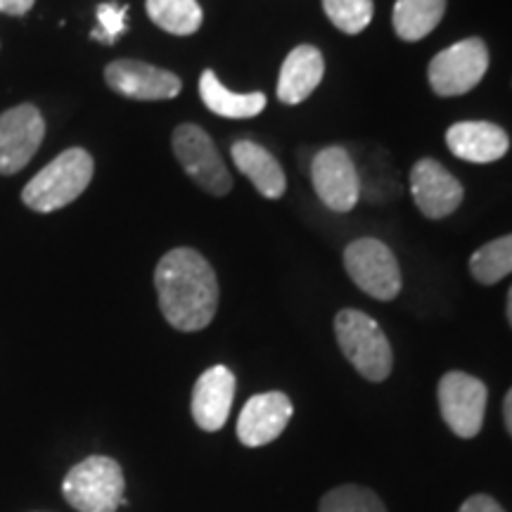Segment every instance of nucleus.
<instances>
[{
	"instance_id": "nucleus-8",
	"label": "nucleus",
	"mask_w": 512,
	"mask_h": 512,
	"mask_svg": "<svg viewBox=\"0 0 512 512\" xmlns=\"http://www.w3.org/2000/svg\"><path fill=\"white\" fill-rule=\"evenodd\" d=\"M437 394L441 418L456 437L472 439L482 432L489 389L479 377L451 370L439 380Z\"/></svg>"
},
{
	"instance_id": "nucleus-28",
	"label": "nucleus",
	"mask_w": 512,
	"mask_h": 512,
	"mask_svg": "<svg viewBox=\"0 0 512 512\" xmlns=\"http://www.w3.org/2000/svg\"><path fill=\"white\" fill-rule=\"evenodd\" d=\"M508 323H510V328H512V287H510V292H508Z\"/></svg>"
},
{
	"instance_id": "nucleus-7",
	"label": "nucleus",
	"mask_w": 512,
	"mask_h": 512,
	"mask_svg": "<svg viewBox=\"0 0 512 512\" xmlns=\"http://www.w3.org/2000/svg\"><path fill=\"white\" fill-rule=\"evenodd\" d=\"M486 69H489V48L482 38L472 36L434 55L427 67V79L432 91L441 98H456L477 88Z\"/></svg>"
},
{
	"instance_id": "nucleus-19",
	"label": "nucleus",
	"mask_w": 512,
	"mask_h": 512,
	"mask_svg": "<svg viewBox=\"0 0 512 512\" xmlns=\"http://www.w3.org/2000/svg\"><path fill=\"white\" fill-rule=\"evenodd\" d=\"M446 12V0H396L394 31L401 41L415 43L439 27Z\"/></svg>"
},
{
	"instance_id": "nucleus-20",
	"label": "nucleus",
	"mask_w": 512,
	"mask_h": 512,
	"mask_svg": "<svg viewBox=\"0 0 512 512\" xmlns=\"http://www.w3.org/2000/svg\"><path fill=\"white\" fill-rule=\"evenodd\" d=\"M147 17L166 34L190 36L202 27V8L197 0H147Z\"/></svg>"
},
{
	"instance_id": "nucleus-6",
	"label": "nucleus",
	"mask_w": 512,
	"mask_h": 512,
	"mask_svg": "<svg viewBox=\"0 0 512 512\" xmlns=\"http://www.w3.org/2000/svg\"><path fill=\"white\" fill-rule=\"evenodd\" d=\"M171 147H174V155L181 162L183 171L197 188L214 197H223L233 190V176L204 128L195 124L176 126Z\"/></svg>"
},
{
	"instance_id": "nucleus-23",
	"label": "nucleus",
	"mask_w": 512,
	"mask_h": 512,
	"mask_svg": "<svg viewBox=\"0 0 512 512\" xmlns=\"http://www.w3.org/2000/svg\"><path fill=\"white\" fill-rule=\"evenodd\" d=\"M325 15L342 34L356 36L373 22V0H323Z\"/></svg>"
},
{
	"instance_id": "nucleus-4",
	"label": "nucleus",
	"mask_w": 512,
	"mask_h": 512,
	"mask_svg": "<svg viewBox=\"0 0 512 512\" xmlns=\"http://www.w3.org/2000/svg\"><path fill=\"white\" fill-rule=\"evenodd\" d=\"M124 472L114 458L91 456L67 472L62 494L79 512H117L126 505Z\"/></svg>"
},
{
	"instance_id": "nucleus-16",
	"label": "nucleus",
	"mask_w": 512,
	"mask_h": 512,
	"mask_svg": "<svg viewBox=\"0 0 512 512\" xmlns=\"http://www.w3.org/2000/svg\"><path fill=\"white\" fill-rule=\"evenodd\" d=\"M325 60L316 46H297L285 57L278 76V100L283 105H299L323 81Z\"/></svg>"
},
{
	"instance_id": "nucleus-13",
	"label": "nucleus",
	"mask_w": 512,
	"mask_h": 512,
	"mask_svg": "<svg viewBox=\"0 0 512 512\" xmlns=\"http://www.w3.org/2000/svg\"><path fill=\"white\" fill-rule=\"evenodd\" d=\"M292 401L283 392L256 394L245 403L238 418V439L249 448L271 444L292 420Z\"/></svg>"
},
{
	"instance_id": "nucleus-26",
	"label": "nucleus",
	"mask_w": 512,
	"mask_h": 512,
	"mask_svg": "<svg viewBox=\"0 0 512 512\" xmlns=\"http://www.w3.org/2000/svg\"><path fill=\"white\" fill-rule=\"evenodd\" d=\"M34 3L36 0H0V12L12 17H22L34 8Z\"/></svg>"
},
{
	"instance_id": "nucleus-12",
	"label": "nucleus",
	"mask_w": 512,
	"mask_h": 512,
	"mask_svg": "<svg viewBox=\"0 0 512 512\" xmlns=\"http://www.w3.org/2000/svg\"><path fill=\"white\" fill-rule=\"evenodd\" d=\"M105 81L114 93L131 100H171L181 93L183 83L176 74L140 60H114L107 64Z\"/></svg>"
},
{
	"instance_id": "nucleus-17",
	"label": "nucleus",
	"mask_w": 512,
	"mask_h": 512,
	"mask_svg": "<svg viewBox=\"0 0 512 512\" xmlns=\"http://www.w3.org/2000/svg\"><path fill=\"white\" fill-rule=\"evenodd\" d=\"M230 155H233V162L240 174H245L261 195L268 197V200H278V197L285 195L287 178L283 166L264 145L254 143V140H235L230 145Z\"/></svg>"
},
{
	"instance_id": "nucleus-27",
	"label": "nucleus",
	"mask_w": 512,
	"mask_h": 512,
	"mask_svg": "<svg viewBox=\"0 0 512 512\" xmlns=\"http://www.w3.org/2000/svg\"><path fill=\"white\" fill-rule=\"evenodd\" d=\"M503 420H505V430L512 437V387L510 392L505 394V401H503Z\"/></svg>"
},
{
	"instance_id": "nucleus-5",
	"label": "nucleus",
	"mask_w": 512,
	"mask_h": 512,
	"mask_svg": "<svg viewBox=\"0 0 512 512\" xmlns=\"http://www.w3.org/2000/svg\"><path fill=\"white\" fill-rule=\"evenodd\" d=\"M344 268L361 292L377 302L399 297L403 278L392 249L377 238H358L344 249Z\"/></svg>"
},
{
	"instance_id": "nucleus-22",
	"label": "nucleus",
	"mask_w": 512,
	"mask_h": 512,
	"mask_svg": "<svg viewBox=\"0 0 512 512\" xmlns=\"http://www.w3.org/2000/svg\"><path fill=\"white\" fill-rule=\"evenodd\" d=\"M318 512H387V508L368 486L344 484L320 498Z\"/></svg>"
},
{
	"instance_id": "nucleus-21",
	"label": "nucleus",
	"mask_w": 512,
	"mask_h": 512,
	"mask_svg": "<svg viewBox=\"0 0 512 512\" xmlns=\"http://www.w3.org/2000/svg\"><path fill=\"white\" fill-rule=\"evenodd\" d=\"M470 273L479 285H496L512 273V233L486 242L470 259Z\"/></svg>"
},
{
	"instance_id": "nucleus-14",
	"label": "nucleus",
	"mask_w": 512,
	"mask_h": 512,
	"mask_svg": "<svg viewBox=\"0 0 512 512\" xmlns=\"http://www.w3.org/2000/svg\"><path fill=\"white\" fill-rule=\"evenodd\" d=\"M235 399V375L226 366L204 370L192 389V418L204 432H219Z\"/></svg>"
},
{
	"instance_id": "nucleus-2",
	"label": "nucleus",
	"mask_w": 512,
	"mask_h": 512,
	"mask_svg": "<svg viewBox=\"0 0 512 512\" xmlns=\"http://www.w3.org/2000/svg\"><path fill=\"white\" fill-rule=\"evenodd\" d=\"M93 171V157L83 147H69L31 178L22 190V202L38 214L64 209L91 185Z\"/></svg>"
},
{
	"instance_id": "nucleus-11",
	"label": "nucleus",
	"mask_w": 512,
	"mask_h": 512,
	"mask_svg": "<svg viewBox=\"0 0 512 512\" xmlns=\"http://www.w3.org/2000/svg\"><path fill=\"white\" fill-rule=\"evenodd\" d=\"M411 195L415 200V207L422 211L427 219L439 221L451 216L453 211L463 202L465 190L463 185L444 164L437 159H420L411 169Z\"/></svg>"
},
{
	"instance_id": "nucleus-15",
	"label": "nucleus",
	"mask_w": 512,
	"mask_h": 512,
	"mask_svg": "<svg viewBox=\"0 0 512 512\" xmlns=\"http://www.w3.org/2000/svg\"><path fill=\"white\" fill-rule=\"evenodd\" d=\"M446 145L463 162L494 164L508 155L510 138L491 121H458L446 131Z\"/></svg>"
},
{
	"instance_id": "nucleus-3",
	"label": "nucleus",
	"mask_w": 512,
	"mask_h": 512,
	"mask_svg": "<svg viewBox=\"0 0 512 512\" xmlns=\"http://www.w3.org/2000/svg\"><path fill=\"white\" fill-rule=\"evenodd\" d=\"M335 337L347 361L368 382H384L392 375V344L368 313L356 309L339 311L335 318Z\"/></svg>"
},
{
	"instance_id": "nucleus-25",
	"label": "nucleus",
	"mask_w": 512,
	"mask_h": 512,
	"mask_svg": "<svg viewBox=\"0 0 512 512\" xmlns=\"http://www.w3.org/2000/svg\"><path fill=\"white\" fill-rule=\"evenodd\" d=\"M458 512H505V508L496 501L494 496L475 494V496L467 498L463 505H460Z\"/></svg>"
},
{
	"instance_id": "nucleus-18",
	"label": "nucleus",
	"mask_w": 512,
	"mask_h": 512,
	"mask_svg": "<svg viewBox=\"0 0 512 512\" xmlns=\"http://www.w3.org/2000/svg\"><path fill=\"white\" fill-rule=\"evenodd\" d=\"M200 95L209 112L219 114L226 119H252L264 112L266 95L264 93H233L219 81L214 69H207L200 76Z\"/></svg>"
},
{
	"instance_id": "nucleus-24",
	"label": "nucleus",
	"mask_w": 512,
	"mask_h": 512,
	"mask_svg": "<svg viewBox=\"0 0 512 512\" xmlns=\"http://www.w3.org/2000/svg\"><path fill=\"white\" fill-rule=\"evenodd\" d=\"M95 17H98V29H93V34H91L93 41H100V43H105V46H112V43H117L119 38L126 34L128 5L100 3L98 10H95Z\"/></svg>"
},
{
	"instance_id": "nucleus-9",
	"label": "nucleus",
	"mask_w": 512,
	"mask_h": 512,
	"mask_svg": "<svg viewBox=\"0 0 512 512\" xmlns=\"http://www.w3.org/2000/svg\"><path fill=\"white\" fill-rule=\"evenodd\" d=\"M311 181L320 202L337 214H347L361 200L354 157L342 145H330L316 152L311 159Z\"/></svg>"
},
{
	"instance_id": "nucleus-1",
	"label": "nucleus",
	"mask_w": 512,
	"mask_h": 512,
	"mask_svg": "<svg viewBox=\"0 0 512 512\" xmlns=\"http://www.w3.org/2000/svg\"><path fill=\"white\" fill-rule=\"evenodd\" d=\"M155 287L166 323L181 332L204 330L219 309V280L200 252L178 247L159 259Z\"/></svg>"
},
{
	"instance_id": "nucleus-10",
	"label": "nucleus",
	"mask_w": 512,
	"mask_h": 512,
	"mask_svg": "<svg viewBox=\"0 0 512 512\" xmlns=\"http://www.w3.org/2000/svg\"><path fill=\"white\" fill-rule=\"evenodd\" d=\"M46 136V121L34 105H19L0 114V174L22 171Z\"/></svg>"
}]
</instances>
